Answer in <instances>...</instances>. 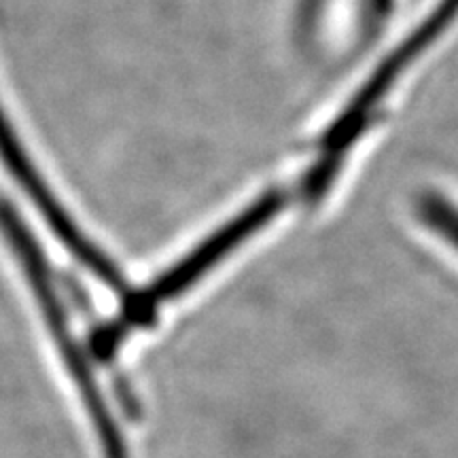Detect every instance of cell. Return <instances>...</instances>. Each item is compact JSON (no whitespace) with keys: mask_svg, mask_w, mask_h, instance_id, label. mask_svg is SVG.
<instances>
[{"mask_svg":"<svg viewBox=\"0 0 458 458\" xmlns=\"http://www.w3.org/2000/svg\"><path fill=\"white\" fill-rule=\"evenodd\" d=\"M0 233H3L11 253L20 261L28 284L37 297L45 325H47L49 334L54 335L57 352H60L74 386L81 394L91 425H94V431L100 439L105 458H130L125 437L117 420H114L113 411L108 410L105 394H102V388L96 380L94 369H91L88 352L83 351L81 344L72 334L71 320H68L66 308L60 300V293H57L47 257H45L38 240L32 236L30 227L26 225L20 210L3 196H0Z\"/></svg>","mask_w":458,"mask_h":458,"instance_id":"cell-1","label":"cell"},{"mask_svg":"<svg viewBox=\"0 0 458 458\" xmlns=\"http://www.w3.org/2000/svg\"><path fill=\"white\" fill-rule=\"evenodd\" d=\"M284 206V196L280 191H267L257 202L246 206L242 213L229 219L225 225L210 233L199 242L191 253L176 261L164 274L148 283L145 289L130 291L123 297V310L111 323L100 325L91 334L89 351L102 363H108L117 352L119 344L130 331L148 327L156 323V312L164 301L174 300L191 289L199 278L206 276L216 263L244 244L253 233L259 232L276 216Z\"/></svg>","mask_w":458,"mask_h":458,"instance_id":"cell-2","label":"cell"},{"mask_svg":"<svg viewBox=\"0 0 458 458\" xmlns=\"http://www.w3.org/2000/svg\"><path fill=\"white\" fill-rule=\"evenodd\" d=\"M0 162L4 164L9 174L20 182V187L24 189L26 196L32 199V204L37 206L38 213L47 223V227L64 244V249L71 250L74 259L88 267L100 283H105L114 293L123 297L128 295L130 286L125 283L123 274L117 270V266L102 253L98 246L89 242L88 236L72 221V216L66 213L60 199L55 198V193L51 191L43 176L38 174L37 165L32 164L26 147L21 145L20 136L11 125L3 105H0Z\"/></svg>","mask_w":458,"mask_h":458,"instance_id":"cell-3","label":"cell"},{"mask_svg":"<svg viewBox=\"0 0 458 458\" xmlns=\"http://www.w3.org/2000/svg\"><path fill=\"white\" fill-rule=\"evenodd\" d=\"M458 13V0H439V4L431 11V15L427 17V21H422V26H418L411 37L403 45H399L394 49L393 55H388L377 71L371 74V79L363 85V89L354 96L351 105L344 108V113L335 119L334 125L325 134V157L323 159H334L335 164H342L344 156H346L348 148L352 147V142L359 139V134L363 131L365 123H368L369 113L374 111L380 102L382 96L386 94L388 88L394 83V79L399 77L401 71L410 64L418 54H422L435 38L442 34L445 28L450 26V21L454 20Z\"/></svg>","mask_w":458,"mask_h":458,"instance_id":"cell-4","label":"cell"},{"mask_svg":"<svg viewBox=\"0 0 458 458\" xmlns=\"http://www.w3.org/2000/svg\"><path fill=\"white\" fill-rule=\"evenodd\" d=\"M418 215L435 233L458 249V208L448 198L427 193L418 202Z\"/></svg>","mask_w":458,"mask_h":458,"instance_id":"cell-5","label":"cell"},{"mask_svg":"<svg viewBox=\"0 0 458 458\" xmlns=\"http://www.w3.org/2000/svg\"><path fill=\"white\" fill-rule=\"evenodd\" d=\"M320 9V0H303V9H301V21L303 26H310L314 20H317V13Z\"/></svg>","mask_w":458,"mask_h":458,"instance_id":"cell-6","label":"cell"},{"mask_svg":"<svg viewBox=\"0 0 458 458\" xmlns=\"http://www.w3.org/2000/svg\"><path fill=\"white\" fill-rule=\"evenodd\" d=\"M371 4V11H374L376 15H386L388 11L393 9V0H369Z\"/></svg>","mask_w":458,"mask_h":458,"instance_id":"cell-7","label":"cell"}]
</instances>
